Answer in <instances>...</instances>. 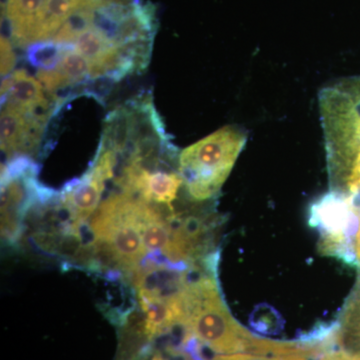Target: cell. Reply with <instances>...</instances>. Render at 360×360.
Wrapping results in <instances>:
<instances>
[{
    "instance_id": "cell-11",
    "label": "cell",
    "mask_w": 360,
    "mask_h": 360,
    "mask_svg": "<svg viewBox=\"0 0 360 360\" xmlns=\"http://www.w3.org/2000/svg\"><path fill=\"white\" fill-rule=\"evenodd\" d=\"M355 257H356V262L360 265V226L355 236L354 243Z\"/></svg>"
},
{
    "instance_id": "cell-1",
    "label": "cell",
    "mask_w": 360,
    "mask_h": 360,
    "mask_svg": "<svg viewBox=\"0 0 360 360\" xmlns=\"http://www.w3.org/2000/svg\"><path fill=\"white\" fill-rule=\"evenodd\" d=\"M146 205L148 201L134 194L112 193L101 203L90 222L94 250L127 274H134L148 255L141 232Z\"/></svg>"
},
{
    "instance_id": "cell-12",
    "label": "cell",
    "mask_w": 360,
    "mask_h": 360,
    "mask_svg": "<svg viewBox=\"0 0 360 360\" xmlns=\"http://www.w3.org/2000/svg\"><path fill=\"white\" fill-rule=\"evenodd\" d=\"M212 360H238L236 359V354H219L215 355Z\"/></svg>"
},
{
    "instance_id": "cell-6",
    "label": "cell",
    "mask_w": 360,
    "mask_h": 360,
    "mask_svg": "<svg viewBox=\"0 0 360 360\" xmlns=\"http://www.w3.org/2000/svg\"><path fill=\"white\" fill-rule=\"evenodd\" d=\"M182 290L167 296L153 295L137 291L139 304L144 316L142 335L148 340L165 335L175 326H184L186 309L182 300Z\"/></svg>"
},
{
    "instance_id": "cell-4",
    "label": "cell",
    "mask_w": 360,
    "mask_h": 360,
    "mask_svg": "<svg viewBox=\"0 0 360 360\" xmlns=\"http://www.w3.org/2000/svg\"><path fill=\"white\" fill-rule=\"evenodd\" d=\"M51 117V115L27 112L7 104L1 105V151L6 160L34 153Z\"/></svg>"
},
{
    "instance_id": "cell-9",
    "label": "cell",
    "mask_w": 360,
    "mask_h": 360,
    "mask_svg": "<svg viewBox=\"0 0 360 360\" xmlns=\"http://www.w3.org/2000/svg\"><path fill=\"white\" fill-rule=\"evenodd\" d=\"M16 63L14 46L6 37H1V77H7L13 72Z\"/></svg>"
},
{
    "instance_id": "cell-5",
    "label": "cell",
    "mask_w": 360,
    "mask_h": 360,
    "mask_svg": "<svg viewBox=\"0 0 360 360\" xmlns=\"http://www.w3.org/2000/svg\"><path fill=\"white\" fill-rule=\"evenodd\" d=\"M13 106L27 112L53 115L58 106L45 91L37 77L25 70H16L4 77L1 84V105Z\"/></svg>"
},
{
    "instance_id": "cell-10",
    "label": "cell",
    "mask_w": 360,
    "mask_h": 360,
    "mask_svg": "<svg viewBox=\"0 0 360 360\" xmlns=\"http://www.w3.org/2000/svg\"><path fill=\"white\" fill-rule=\"evenodd\" d=\"M238 360H307L305 355H258L251 354H234Z\"/></svg>"
},
{
    "instance_id": "cell-2",
    "label": "cell",
    "mask_w": 360,
    "mask_h": 360,
    "mask_svg": "<svg viewBox=\"0 0 360 360\" xmlns=\"http://www.w3.org/2000/svg\"><path fill=\"white\" fill-rule=\"evenodd\" d=\"M186 335L217 354L246 352L252 335L229 314L212 276L189 281L182 290Z\"/></svg>"
},
{
    "instance_id": "cell-7",
    "label": "cell",
    "mask_w": 360,
    "mask_h": 360,
    "mask_svg": "<svg viewBox=\"0 0 360 360\" xmlns=\"http://www.w3.org/2000/svg\"><path fill=\"white\" fill-rule=\"evenodd\" d=\"M355 217L345 196L330 191L310 207L309 224L321 229L322 238L348 241L345 236Z\"/></svg>"
},
{
    "instance_id": "cell-3",
    "label": "cell",
    "mask_w": 360,
    "mask_h": 360,
    "mask_svg": "<svg viewBox=\"0 0 360 360\" xmlns=\"http://www.w3.org/2000/svg\"><path fill=\"white\" fill-rule=\"evenodd\" d=\"M246 141L245 130L229 125L179 153V172L191 200H210L219 193Z\"/></svg>"
},
{
    "instance_id": "cell-8",
    "label": "cell",
    "mask_w": 360,
    "mask_h": 360,
    "mask_svg": "<svg viewBox=\"0 0 360 360\" xmlns=\"http://www.w3.org/2000/svg\"><path fill=\"white\" fill-rule=\"evenodd\" d=\"M25 51L26 60L37 71L53 70L63 56L60 45L49 40L34 42L28 45Z\"/></svg>"
}]
</instances>
